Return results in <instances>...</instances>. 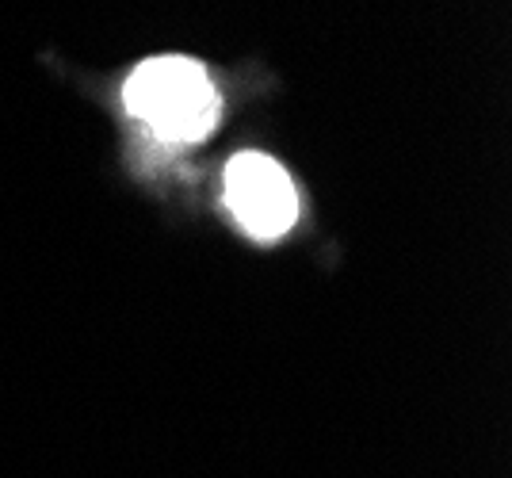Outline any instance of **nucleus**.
<instances>
[{
  "label": "nucleus",
  "instance_id": "nucleus-1",
  "mask_svg": "<svg viewBox=\"0 0 512 478\" xmlns=\"http://www.w3.org/2000/svg\"><path fill=\"white\" fill-rule=\"evenodd\" d=\"M123 100L142 127H150L161 142L176 146L203 142L222 119V96L211 73L180 54L142 62L127 77Z\"/></svg>",
  "mask_w": 512,
  "mask_h": 478
},
{
  "label": "nucleus",
  "instance_id": "nucleus-2",
  "mask_svg": "<svg viewBox=\"0 0 512 478\" xmlns=\"http://www.w3.org/2000/svg\"><path fill=\"white\" fill-rule=\"evenodd\" d=\"M226 207L256 241H276L299 218V192L272 157L237 153L226 169Z\"/></svg>",
  "mask_w": 512,
  "mask_h": 478
}]
</instances>
